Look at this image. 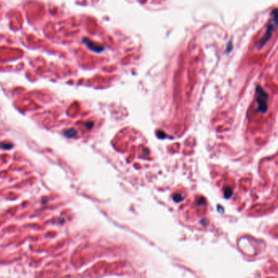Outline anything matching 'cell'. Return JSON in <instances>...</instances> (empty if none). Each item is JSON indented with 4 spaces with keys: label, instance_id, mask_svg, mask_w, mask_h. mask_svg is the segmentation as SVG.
<instances>
[{
    "label": "cell",
    "instance_id": "3957f363",
    "mask_svg": "<svg viewBox=\"0 0 278 278\" xmlns=\"http://www.w3.org/2000/svg\"><path fill=\"white\" fill-rule=\"evenodd\" d=\"M174 200L175 201H181L183 200V197L179 194H176V195L174 196Z\"/></svg>",
    "mask_w": 278,
    "mask_h": 278
},
{
    "label": "cell",
    "instance_id": "277c9868",
    "mask_svg": "<svg viewBox=\"0 0 278 278\" xmlns=\"http://www.w3.org/2000/svg\"><path fill=\"white\" fill-rule=\"evenodd\" d=\"M68 131L70 132V134H66L65 136L68 137H72L74 136H75V134H76V131L74 130H68Z\"/></svg>",
    "mask_w": 278,
    "mask_h": 278
},
{
    "label": "cell",
    "instance_id": "7a4b0ae2",
    "mask_svg": "<svg viewBox=\"0 0 278 278\" xmlns=\"http://www.w3.org/2000/svg\"><path fill=\"white\" fill-rule=\"evenodd\" d=\"M257 93V102L259 105V111L261 113H265L267 109V95L262 87H257L256 89Z\"/></svg>",
    "mask_w": 278,
    "mask_h": 278
},
{
    "label": "cell",
    "instance_id": "6da1fadb",
    "mask_svg": "<svg viewBox=\"0 0 278 278\" xmlns=\"http://www.w3.org/2000/svg\"><path fill=\"white\" fill-rule=\"evenodd\" d=\"M272 16H273V19L271 20L269 24L267 25V30L266 32L264 34V36L261 38V40L260 41V47H262L263 46L265 45L267 43V41L269 40V38H271L272 34H273V31L275 30L276 27L278 25V9H275L273 10V11L272 12Z\"/></svg>",
    "mask_w": 278,
    "mask_h": 278
}]
</instances>
